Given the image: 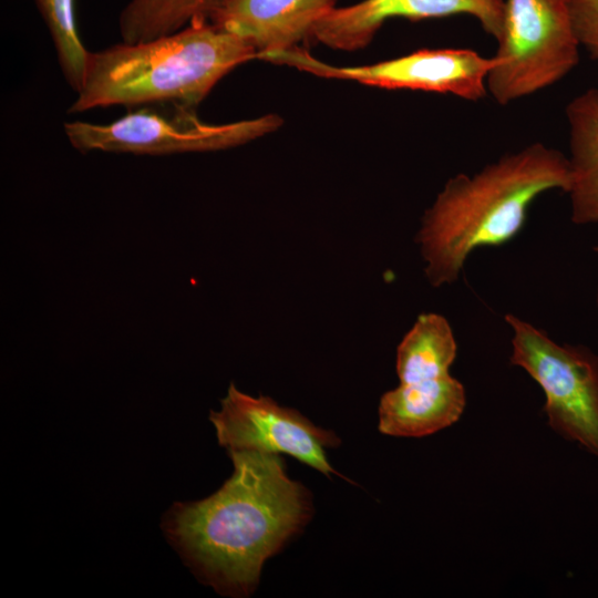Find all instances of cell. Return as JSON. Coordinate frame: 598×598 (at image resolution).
Masks as SVG:
<instances>
[{"label": "cell", "instance_id": "obj_1", "mask_svg": "<svg viewBox=\"0 0 598 598\" xmlns=\"http://www.w3.org/2000/svg\"><path fill=\"white\" fill-rule=\"evenodd\" d=\"M231 476L213 495L175 503L163 528L217 591L247 596L264 563L307 523V491L289 478L278 454L228 450Z\"/></svg>", "mask_w": 598, "mask_h": 598}, {"label": "cell", "instance_id": "obj_2", "mask_svg": "<svg viewBox=\"0 0 598 598\" xmlns=\"http://www.w3.org/2000/svg\"><path fill=\"white\" fill-rule=\"evenodd\" d=\"M568 157L543 143L503 155L474 174L451 177L424 212L415 241L433 287L457 281L470 255L499 246L523 228L527 212L542 194L568 193Z\"/></svg>", "mask_w": 598, "mask_h": 598}, {"label": "cell", "instance_id": "obj_3", "mask_svg": "<svg viewBox=\"0 0 598 598\" xmlns=\"http://www.w3.org/2000/svg\"><path fill=\"white\" fill-rule=\"evenodd\" d=\"M257 59L243 38L208 20L148 41L90 52L69 113L114 105L176 104L195 110L226 74Z\"/></svg>", "mask_w": 598, "mask_h": 598}, {"label": "cell", "instance_id": "obj_4", "mask_svg": "<svg viewBox=\"0 0 598 598\" xmlns=\"http://www.w3.org/2000/svg\"><path fill=\"white\" fill-rule=\"evenodd\" d=\"M497 42L486 86L501 105L557 83L579 61L569 0H505Z\"/></svg>", "mask_w": 598, "mask_h": 598}, {"label": "cell", "instance_id": "obj_5", "mask_svg": "<svg viewBox=\"0 0 598 598\" xmlns=\"http://www.w3.org/2000/svg\"><path fill=\"white\" fill-rule=\"evenodd\" d=\"M512 364L545 393L549 426L598 456V355L584 344L558 343L530 322L507 313Z\"/></svg>", "mask_w": 598, "mask_h": 598}, {"label": "cell", "instance_id": "obj_6", "mask_svg": "<svg viewBox=\"0 0 598 598\" xmlns=\"http://www.w3.org/2000/svg\"><path fill=\"white\" fill-rule=\"evenodd\" d=\"M279 124L280 118L274 115L209 124L199 120L195 110L176 104H150L107 124L72 121L65 122L63 130L71 145L82 153L100 151L159 156L234 147Z\"/></svg>", "mask_w": 598, "mask_h": 598}, {"label": "cell", "instance_id": "obj_7", "mask_svg": "<svg viewBox=\"0 0 598 598\" xmlns=\"http://www.w3.org/2000/svg\"><path fill=\"white\" fill-rule=\"evenodd\" d=\"M276 64L332 79L351 80L388 90H415L452 94L467 101L487 95L486 80L497 64L470 49H422L368 65L336 66L315 59L296 47L261 58Z\"/></svg>", "mask_w": 598, "mask_h": 598}, {"label": "cell", "instance_id": "obj_8", "mask_svg": "<svg viewBox=\"0 0 598 598\" xmlns=\"http://www.w3.org/2000/svg\"><path fill=\"white\" fill-rule=\"evenodd\" d=\"M209 420L227 450L285 453L326 475H339L326 451L340 444L337 435L269 396H251L230 383L220 410L212 411Z\"/></svg>", "mask_w": 598, "mask_h": 598}, {"label": "cell", "instance_id": "obj_9", "mask_svg": "<svg viewBox=\"0 0 598 598\" xmlns=\"http://www.w3.org/2000/svg\"><path fill=\"white\" fill-rule=\"evenodd\" d=\"M505 0H362L334 8L313 27L310 39L329 48L353 51L367 47L382 24L392 18L419 21L467 14L498 41Z\"/></svg>", "mask_w": 598, "mask_h": 598}, {"label": "cell", "instance_id": "obj_10", "mask_svg": "<svg viewBox=\"0 0 598 598\" xmlns=\"http://www.w3.org/2000/svg\"><path fill=\"white\" fill-rule=\"evenodd\" d=\"M337 0H224L208 21L248 41L257 59L298 47Z\"/></svg>", "mask_w": 598, "mask_h": 598}, {"label": "cell", "instance_id": "obj_11", "mask_svg": "<svg viewBox=\"0 0 598 598\" xmlns=\"http://www.w3.org/2000/svg\"><path fill=\"white\" fill-rule=\"evenodd\" d=\"M465 404V389L451 373L400 383L381 396L378 427L391 436H426L457 422Z\"/></svg>", "mask_w": 598, "mask_h": 598}, {"label": "cell", "instance_id": "obj_12", "mask_svg": "<svg viewBox=\"0 0 598 598\" xmlns=\"http://www.w3.org/2000/svg\"><path fill=\"white\" fill-rule=\"evenodd\" d=\"M569 125L571 220L598 223V89H589L566 106Z\"/></svg>", "mask_w": 598, "mask_h": 598}, {"label": "cell", "instance_id": "obj_13", "mask_svg": "<svg viewBox=\"0 0 598 598\" xmlns=\"http://www.w3.org/2000/svg\"><path fill=\"white\" fill-rule=\"evenodd\" d=\"M456 352L450 322L435 312L420 315L396 349L395 369L400 383L450 374Z\"/></svg>", "mask_w": 598, "mask_h": 598}, {"label": "cell", "instance_id": "obj_14", "mask_svg": "<svg viewBox=\"0 0 598 598\" xmlns=\"http://www.w3.org/2000/svg\"><path fill=\"white\" fill-rule=\"evenodd\" d=\"M224 0H131L121 11L122 41L136 43L177 32L208 20Z\"/></svg>", "mask_w": 598, "mask_h": 598}, {"label": "cell", "instance_id": "obj_15", "mask_svg": "<svg viewBox=\"0 0 598 598\" xmlns=\"http://www.w3.org/2000/svg\"><path fill=\"white\" fill-rule=\"evenodd\" d=\"M53 41L69 85L79 91L90 51L82 43L76 21V0H34Z\"/></svg>", "mask_w": 598, "mask_h": 598}, {"label": "cell", "instance_id": "obj_16", "mask_svg": "<svg viewBox=\"0 0 598 598\" xmlns=\"http://www.w3.org/2000/svg\"><path fill=\"white\" fill-rule=\"evenodd\" d=\"M569 4L579 43L598 64V0H569Z\"/></svg>", "mask_w": 598, "mask_h": 598}, {"label": "cell", "instance_id": "obj_17", "mask_svg": "<svg viewBox=\"0 0 598 598\" xmlns=\"http://www.w3.org/2000/svg\"><path fill=\"white\" fill-rule=\"evenodd\" d=\"M596 303H597V307H598V289H597V293H596Z\"/></svg>", "mask_w": 598, "mask_h": 598}, {"label": "cell", "instance_id": "obj_18", "mask_svg": "<svg viewBox=\"0 0 598 598\" xmlns=\"http://www.w3.org/2000/svg\"><path fill=\"white\" fill-rule=\"evenodd\" d=\"M596 252H597V255H598V244H597V246H596Z\"/></svg>", "mask_w": 598, "mask_h": 598}]
</instances>
